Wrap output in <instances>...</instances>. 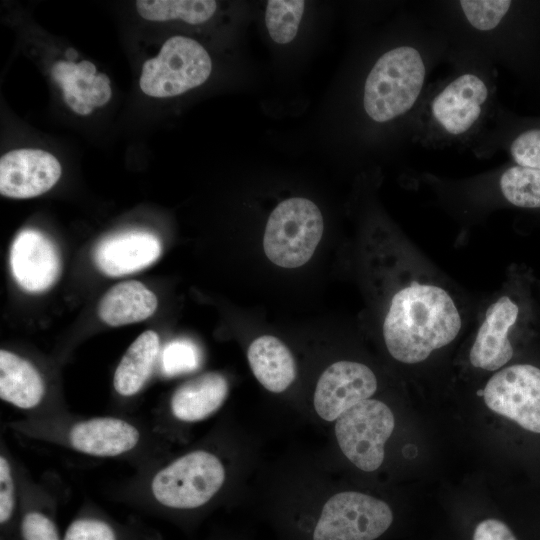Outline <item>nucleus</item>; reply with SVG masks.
<instances>
[{"label": "nucleus", "mask_w": 540, "mask_h": 540, "mask_svg": "<svg viewBox=\"0 0 540 540\" xmlns=\"http://www.w3.org/2000/svg\"><path fill=\"white\" fill-rule=\"evenodd\" d=\"M449 71L429 82L415 112L410 140L429 149H471L498 106L497 69L480 55L450 48Z\"/></svg>", "instance_id": "1"}, {"label": "nucleus", "mask_w": 540, "mask_h": 540, "mask_svg": "<svg viewBox=\"0 0 540 540\" xmlns=\"http://www.w3.org/2000/svg\"><path fill=\"white\" fill-rule=\"evenodd\" d=\"M461 327L460 312L449 292L438 285L413 281L393 295L383 337L394 359L416 364L450 344Z\"/></svg>", "instance_id": "2"}, {"label": "nucleus", "mask_w": 540, "mask_h": 540, "mask_svg": "<svg viewBox=\"0 0 540 540\" xmlns=\"http://www.w3.org/2000/svg\"><path fill=\"white\" fill-rule=\"evenodd\" d=\"M324 230L318 206L303 197L279 203L266 223L263 249L267 258L283 268H297L312 257Z\"/></svg>", "instance_id": "3"}, {"label": "nucleus", "mask_w": 540, "mask_h": 540, "mask_svg": "<svg viewBox=\"0 0 540 540\" xmlns=\"http://www.w3.org/2000/svg\"><path fill=\"white\" fill-rule=\"evenodd\" d=\"M224 480L225 469L220 459L210 452L196 450L158 470L150 481V493L165 507L194 509L210 501Z\"/></svg>", "instance_id": "4"}, {"label": "nucleus", "mask_w": 540, "mask_h": 540, "mask_svg": "<svg viewBox=\"0 0 540 540\" xmlns=\"http://www.w3.org/2000/svg\"><path fill=\"white\" fill-rule=\"evenodd\" d=\"M211 70V58L200 43L173 36L155 58L144 62L139 84L148 96L173 97L203 84Z\"/></svg>", "instance_id": "5"}, {"label": "nucleus", "mask_w": 540, "mask_h": 540, "mask_svg": "<svg viewBox=\"0 0 540 540\" xmlns=\"http://www.w3.org/2000/svg\"><path fill=\"white\" fill-rule=\"evenodd\" d=\"M394 426V415L385 403L366 399L336 420L335 435L347 459L357 468L371 472L382 464L384 445Z\"/></svg>", "instance_id": "6"}, {"label": "nucleus", "mask_w": 540, "mask_h": 540, "mask_svg": "<svg viewBox=\"0 0 540 540\" xmlns=\"http://www.w3.org/2000/svg\"><path fill=\"white\" fill-rule=\"evenodd\" d=\"M393 519L386 502L359 492H341L324 504L313 540H376Z\"/></svg>", "instance_id": "7"}, {"label": "nucleus", "mask_w": 540, "mask_h": 540, "mask_svg": "<svg viewBox=\"0 0 540 540\" xmlns=\"http://www.w3.org/2000/svg\"><path fill=\"white\" fill-rule=\"evenodd\" d=\"M486 406L522 428L540 433V369L515 364L496 372L482 392Z\"/></svg>", "instance_id": "8"}, {"label": "nucleus", "mask_w": 540, "mask_h": 540, "mask_svg": "<svg viewBox=\"0 0 540 540\" xmlns=\"http://www.w3.org/2000/svg\"><path fill=\"white\" fill-rule=\"evenodd\" d=\"M376 389V376L368 366L338 361L320 376L314 393V408L322 419L337 420L351 407L369 399Z\"/></svg>", "instance_id": "9"}, {"label": "nucleus", "mask_w": 540, "mask_h": 540, "mask_svg": "<svg viewBox=\"0 0 540 540\" xmlns=\"http://www.w3.org/2000/svg\"><path fill=\"white\" fill-rule=\"evenodd\" d=\"M11 273L26 292L38 294L49 290L61 274V258L56 245L33 229L21 231L10 249Z\"/></svg>", "instance_id": "10"}, {"label": "nucleus", "mask_w": 540, "mask_h": 540, "mask_svg": "<svg viewBox=\"0 0 540 540\" xmlns=\"http://www.w3.org/2000/svg\"><path fill=\"white\" fill-rule=\"evenodd\" d=\"M61 171L58 160L44 150H12L0 158V193L16 199L39 196L56 184Z\"/></svg>", "instance_id": "11"}, {"label": "nucleus", "mask_w": 540, "mask_h": 540, "mask_svg": "<svg viewBox=\"0 0 540 540\" xmlns=\"http://www.w3.org/2000/svg\"><path fill=\"white\" fill-rule=\"evenodd\" d=\"M450 189L469 200L490 194L480 200L500 199L520 208H540V170L516 164L465 180Z\"/></svg>", "instance_id": "12"}, {"label": "nucleus", "mask_w": 540, "mask_h": 540, "mask_svg": "<svg viewBox=\"0 0 540 540\" xmlns=\"http://www.w3.org/2000/svg\"><path fill=\"white\" fill-rule=\"evenodd\" d=\"M142 434L133 423L117 417H93L72 424L65 441L73 450L94 457H117L134 451Z\"/></svg>", "instance_id": "13"}, {"label": "nucleus", "mask_w": 540, "mask_h": 540, "mask_svg": "<svg viewBox=\"0 0 540 540\" xmlns=\"http://www.w3.org/2000/svg\"><path fill=\"white\" fill-rule=\"evenodd\" d=\"M518 313L517 304L508 296L500 297L487 308L470 350L469 359L474 367L495 371L511 360L509 332Z\"/></svg>", "instance_id": "14"}, {"label": "nucleus", "mask_w": 540, "mask_h": 540, "mask_svg": "<svg viewBox=\"0 0 540 540\" xmlns=\"http://www.w3.org/2000/svg\"><path fill=\"white\" fill-rule=\"evenodd\" d=\"M162 251L157 236L146 231H128L106 237L93 250L99 271L119 277L140 271L153 264Z\"/></svg>", "instance_id": "15"}, {"label": "nucleus", "mask_w": 540, "mask_h": 540, "mask_svg": "<svg viewBox=\"0 0 540 540\" xmlns=\"http://www.w3.org/2000/svg\"><path fill=\"white\" fill-rule=\"evenodd\" d=\"M228 390L227 379L222 374H201L175 390L170 400L171 413L183 422L201 421L221 407Z\"/></svg>", "instance_id": "16"}, {"label": "nucleus", "mask_w": 540, "mask_h": 540, "mask_svg": "<svg viewBox=\"0 0 540 540\" xmlns=\"http://www.w3.org/2000/svg\"><path fill=\"white\" fill-rule=\"evenodd\" d=\"M247 358L256 379L271 392H283L295 380L294 357L289 348L274 336L256 338L248 348Z\"/></svg>", "instance_id": "17"}, {"label": "nucleus", "mask_w": 540, "mask_h": 540, "mask_svg": "<svg viewBox=\"0 0 540 540\" xmlns=\"http://www.w3.org/2000/svg\"><path fill=\"white\" fill-rule=\"evenodd\" d=\"M45 395V383L35 366L21 356L0 351V398L23 410L36 408Z\"/></svg>", "instance_id": "18"}, {"label": "nucleus", "mask_w": 540, "mask_h": 540, "mask_svg": "<svg viewBox=\"0 0 540 540\" xmlns=\"http://www.w3.org/2000/svg\"><path fill=\"white\" fill-rule=\"evenodd\" d=\"M157 305L156 295L143 283L124 281L103 295L98 305V315L110 326H122L147 319L156 311Z\"/></svg>", "instance_id": "19"}, {"label": "nucleus", "mask_w": 540, "mask_h": 540, "mask_svg": "<svg viewBox=\"0 0 540 540\" xmlns=\"http://www.w3.org/2000/svg\"><path fill=\"white\" fill-rule=\"evenodd\" d=\"M160 348L158 334L144 331L129 346L120 360L113 378L115 391L130 397L137 394L148 380Z\"/></svg>", "instance_id": "20"}, {"label": "nucleus", "mask_w": 540, "mask_h": 540, "mask_svg": "<svg viewBox=\"0 0 540 540\" xmlns=\"http://www.w3.org/2000/svg\"><path fill=\"white\" fill-rule=\"evenodd\" d=\"M138 13L146 20H182L189 24H201L209 20L217 9L212 0H138Z\"/></svg>", "instance_id": "21"}, {"label": "nucleus", "mask_w": 540, "mask_h": 540, "mask_svg": "<svg viewBox=\"0 0 540 540\" xmlns=\"http://www.w3.org/2000/svg\"><path fill=\"white\" fill-rule=\"evenodd\" d=\"M305 9L301 0H270L265 11V23L271 39L278 44L291 42L299 29Z\"/></svg>", "instance_id": "22"}, {"label": "nucleus", "mask_w": 540, "mask_h": 540, "mask_svg": "<svg viewBox=\"0 0 540 540\" xmlns=\"http://www.w3.org/2000/svg\"><path fill=\"white\" fill-rule=\"evenodd\" d=\"M163 371L167 375L191 371L198 365L197 350L188 341L177 340L169 343L162 358Z\"/></svg>", "instance_id": "23"}, {"label": "nucleus", "mask_w": 540, "mask_h": 540, "mask_svg": "<svg viewBox=\"0 0 540 540\" xmlns=\"http://www.w3.org/2000/svg\"><path fill=\"white\" fill-rule=\"evenodd\" d=\"M63 540H117L114 529L105 521L81 518L66 529Z\"/></svg>", "instance_id": "24"}, {"label": "nucleus", "mask_w": 540, "mask_h": 540, "mask_svg": "<svg viewBox=\"0 0 540 540\" xmlns=\"http://www.w3.org/2000/svg\"><path fill=\"white\" fill-rule=\"evenodd\" d=\"M21 533L24 540H60L54 522L39 511H29L23 516Z\"/></svg>", "instance_id": "25"}, {"label": "nucleus", "mask_w": 540, "mask_h": 540, "mask_svg": "<svg viewBox=\"0 0 540 540\" xmlns=\"http://www.w3.org/2000/svg\"><path fill=\"white\" fill-rule=\"evenodd\" d=\"M15 480L11 463L5 454L0 456V522L7 523L15 509Z\"/></svg>", "instance_id": "26"}, {"label": "nucleus", "mask_w": 540, "mask_h": 540, "mask_svg": "<svg viewBox=\"0 0 540 540\" xmlns=\"http://www.w3.org/2000/svg\"><path fill=\"white\" fill-rule=\"evenodd\" d=\"M471 540H518L510 527L497 518L480 520L473 528Z\"/></svg>", "instance_id": "27"}, {"label": "nucleus", "mask_w": 540, "mask_h": 540, "mask_svg": "<svg viewBox=\"0 0 540 540\" xmlns=\"http://www.w3.org/2000/svg\"><path fill=\"white\" fill-rule=\"evenodd\" d=\"M93 96L90 99L92 107L102 106L111 98V87L108 76L104 73L97 74L92 82Z\"/></svg>", "instance_id": "28"}, {"label": "nucleus", "mask_w": 540, "mask_h": 540, "mask_svg": "<svg viewBox=\"0 0 540 540\" xmlns=\"http://www.w3.org/2000/svg\"><path fill=\"white\" fill-rule=\"evenodd\" d=\"M75 74L78 80H84L88 83H92L96 76V67L90 61L83 60L77 64Z\"/></svg>", "instance_id": "29"}, {"label": "nucleus", "mask_w": 540, "mask_h": 540, "mask_svg": "<svg viewBox=\"0 0 540 540\" xmlns=\"http://www.w3.org/2000/svg\"><path fill=\"white\" fill-rule=\"evenodd\" d=\"M77 64L71 61H58L51 69V76L68 75L76 71Z\"/></svg>", "instance_id": "30"}, {"label": "nucleus", "mask_w": 540, "mask_h": 540, "mask_svg": "<svg viewBox=\"0 0 540 540\" xmlns=\"http://www.w3.org/2000/svg\"><path fill=\"white\" fill-rule=\"evenodd\" d=\"M65 57H66L69 61L73 62V60H75V59L78 57V53H77V51H76L75 49L69 48V49H67L66 52H65Z\"/></svg>", "instance_id": "31"}]
</instances>
